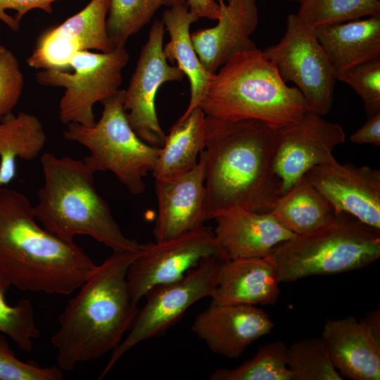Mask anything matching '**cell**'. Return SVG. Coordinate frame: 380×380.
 Masks as SVG:
<instances>
[{
	"instance_id": "obj_1",
	"label": "cell",
	"mask_w": 380,
	"mask_h": 380,
	"mask_svg": "<svg viewBox=\"0 0 380 380\" xmlns=\"http://www.w3.org/2000/svg\"><path fill=\"white\" fill-rule=\"evenodd\" d=\"M275 140L262 121L205 115L206 221L234 208L271 212L283 192L272 167Z\"/></svg>"
},
{
	"instance_id": "obj_2",
	"label": "cell",
	"mask_w": 380,
	"mask_h": 380,
	"mask_svg": "<svg viewBox=\"0 0 380 380\" xmlns=\"http://www.w3.org/2000/svg\"><path fill=\"white\" fill-rule=\"evenodd\" d=\"M96 266L74 241L39 226L25 194L0 187V275L11 286L68 296Z\"/></svg>"
},
{
	"instance_id": "obj_3",
	"label": "cell",
	"mask_w": 380,
	"mask_h": 380,
	"mask_svg": "<svg viewBox=\"0 0 380 380\" xmlns=\"http://www.w3.org/2000/svg\"><path fill=\"white\" fill-rule=\"evenodd\" d=\"M144 249L113 251L70 299L58 316L59 327L51 337L61 370L69 372L79 363L96 360L121 343L138 312L129 292L127 272Z\"/></svg>"
},
{
	"instance_id": "obj_4",
	"label": "cell",
	"mask_w": 380,
	"mask_h": 380,
	"mask_svg": "<svg viewBox=\"0 0 380 380\" xmlns=\"http://www.w3.org/2000/svg\"><path fill=\"white\" fill-rule=\"evenodd\" d=\"M41 164L44 184L38 191L33 211L46 230L68 241L78 235L88 236L113 251L144 249L146 243L122 233L95 187L96 172L84 160L45 153Z\"/></svg>"
},
{
	"instance_id": "obj_5",
	"label": "cell",
	"mask_w": 380,
	"mask_h": 380,
	"mask_svg": "<svg viewBox=\"0 0 380 380\" xmlns=\"http://www.w3.org/2000/svg\"><path fill=\"white\" fill-rule=\"evenodd\" d=\"M199 106L205 115L257 120L274 129L298 122L308 110L298 89L288 86L258 48L236 53L213 74Z\"/></svg>"
},
{
	"instance_id": "obj_6",
	"label": "cell",
	"mask_w": 380,
	"mask_h": 380,
	"mask_svg": "<svg viewBox=\"0 0 380 380\" xmlns=\"http://www.w3.org/2000/svg\"><path fill=\"white\" fill-rule=\"evenodd\" d=\"M270 255L280 282L350 272L380 258V229L341 213L315 231L280 243Z\"/></svg>"
},
{
	"instance_id": "obj_7",
	"label": "cell",
	"mask_w": 380,
	"mask_h": 380,
	"mask_svg": "<svg viewBox=\"0 0 380 380\" xmlns=\"http://www.w3.org/2000/svg\"><path fill=\"white\" fill-rule=\"evenodd\" d=\"M124 89L104 99L103 111L91 127L68 125L63 137L89 151L84 163L96 172L109 170L133 195L146 189L144 178L152 173L160 148L142 141L134 132L124 109Z\"/></svg>"
},
{
	"instance_id": "obj_8",
	"label": "cell",
	"mask_w": 380,
	"mask_h": 380,
	"mask_svg": "<svg viewBox=\"0 0 380 380\" xmlns=\"http://www.w3.org/2000/svg\"><path fill=\"white\" fill-rule=\"evenodd\" d=\"M129 60L125 46L109 52L82 51L70 61L71 72L41 70L36 75L43 86L65 89L59 102V119L63 124L87 127L95 123L94 106L115 94L122 82V69Z\"/></svg>"
},
{
	"instance_id": "obj_9",
	"label": "cell",
	"mask_w": 380,
	"mask_h": 380,
	"mask_svg": "<svg viewBox=\"0 0 380 380\" xmlns=\"http://www.w3.org/2000/svg\"><path fill=\"white\" fill-rule=\"evenodd\" d=\"M224 260L215 256L207 257L182 279L151 289L145 296V305L138 310L129 333L111 352L99 379L131 348L143 341L162 336L196 302L210 298L217 287L220 265Z\"/></svg>"
},
{
	"instance_id": "obj_10",
	"label": "cell",
	"mask_w": 380,
	"mask_h": 380,
	"mask_svg": "<svg viewBox=\"0 0 380 380\" xmlns=\"http://www.w3.org/2000/svg\"><path fill=\"white\" fill-rule=\"evenodd\" d=\"M262 53L285 83L296 85L308 110L322 116L330 111L336 77L312 28L291 13L281 39Z\"/></svg>"
},
{
	"instance_id": "obj_11",
	"label": "cell",
	"mask_w": 380,
	"mask_h": 380,
	"mask_svg": "<svg viewBox=\"0 0 380 380\" xmlns=\"http://www.w3.org/2000/svg\"><path fill=\"white\" fill-rule=\"evenodd\" d=\"M210 256L228 259L212 228L204 225L167 241L146 243L127 272L133 301L137 305L151 289L182 279Z\"/></svg>"
},
{
	"instance_id": "obj_12",
	"label": "cell",
	"mask_w": 380,
	"mask_h": 380,
	"mask_svg": "<svg viewBox=\"0 0 380 380\" xmlns=\"http://www.w3.org/2000/svg\"><path fill=\"white\" fill-rule=\"evenodd\" d=\"M165 26L156 20L148 39L142 47L137 63L125 92L124 109L129 124L145 143L161 148L166 134L163 130L156 109L158 89L167 82L181 81L184 75L177 66L167 63L163 53Z\"/></svg>"
},
{
	"instance_id": "obj_13",
	"label": "cell",
	"mask_w": 380,
	"mask_h": 380,
	"mask_svg": "<svg viewBox=\"0 0 380 380\" xmlns=\"http://www.w3.org/2000/svg\"><path fill=\"white\" fill-rule=\"evenodd\" d=\"M346 139L343 128L307 110L296 122L276 129L272 167L286 192L315 166L334 158Z\"/></svg>"
},
{
	"instance_id": "obj_14",
	"label": "cell",
	"mask_w": 380,
	"mask_h": 380,
	"mask_svg": "<svg viewBox=\"0 0 380 380\" xmlns=\"http://www.w3.org/2000/svg\"><path fill=\"white\" fill-rule=\"evenodd\" d=\"M110 0H90L80 11L38 37L28 65L39 70L69 71L72 57L79 51L114 49L109 40L106 18Z\"/></svg>"
},
{
	"instance_id": "obj_15",
	"label": "cell",
	"mask_w": 380,
	"mask_h": 380,
	"mask_svg": "<svg viewBox=\"0 0 380 380\" xmlns=\"http://www.w3.org/2000/svg\"><path fill=\"white\" fill-rule=\"evenodd\" d=\"M305 175L337 214H348L380 229V171L367 165L340 163L335 158Z\"/></svg>"
},
{
	"instance_id": "obj_16",
	"label": "cell",
	"mask_w": 380,
	"mask_h": 380,
	"mask_svg": "<svg viewBox=\"0 0 380 380\" xmlns=\"http://www.w3.org/2000/svg\"><path fill=\"white\" fill-rule=\"evenodd\" d=\"M334 367L353 380L380 379V310L327 319L321 336Z\"/></svg>"
},
{
	"instance_id": "obj_17",
	"label": "cell",
	"mask_w": 380,
	"mask_h": 380,
	"mask_svg": "<svg viewBox=\"0 0 380 380\" xmlns=\"http://www.w3.org/2000/svg\"><path fill=\"white\" fill-rule=\"evenodd\" d=\"M274 326L269 315L255 305L210 303L195 317L191 329L211 352L238 358Z\"/></svg>"
},
{
	"instance_id": "obj_18",
	"label": "cell",
	"mask_w": 380,
	"mask_h": 380,
	"mask_svg": "<svg viewBox=\"0 0 380 380\" xmlns=\"http://www.w3.org/2000/svg\"><path fill=\"white\" fill-rule=\"evenodd\" d=\"M158 215L153 229L156 242L167 241L202 227L206 221L205 160L179 176L155 179Z\"/></svg>"
},
{
	"instance_id": "obj_19",
	"label": "cell",
	"mask_w": 380,
	"mask_h": 380,
	"mask_svg": "<svg viewBox=\"0 0 380 380\" xmlns=\"http://www.w3.org/2000/svg\"><path fill=\"white\" fill-rule=\"evenodd\" d=\"M216 1L220 6L217 25L191 34L200 61L213 75L236 53L257 48L250 36L259 20L256 0Z\"/></svg>"
},
{
	"instance_id": "obj_20",
	"label": "cell",
	"mask_w": 380,
	"mask_h": 380,
	"mask_svg": "<svg viewBox=\"0 0 380 380\" xmlns=\"http://www.w3.org/2000/svg\"><path fill=\"white\" fill-rule=\"evenodd\" d=\"M213 220L215 239L228 259L262 258L280 243L295 236L270 213L234 208Z\"/></svg>"
},
{
	"instance_id": "obj_21",
	"label": "cell",
	"mask_w": 380,
	"mask_h": 380,
	"mask_svg": "<svg viewBox=\"0 0 380 380\" xmlns=\"http://www.w3.org/2000/svg\"><path fill=\"white\" fill-rule=\"evenodd\" d=\"M276 264L262 258L227 259L222 262L210 303L273 305L280 293Z\"/></svg>"
},
{
	"instance_id": "obj_22",
	"label": "cell",
	"mask_w": 380,
	"mask_h": 380,
	"mask_svg": "<svg viewBox=\"0 0 380 380\" xmlns=\"http://www.w3.org/2000/svg\"><path fill=\"white\" fill-rule=\"evenodd\" d=\"M312 30L336 77L380 57V15L320 25Z\"/></svg>"
},
{
	"instance_id": "obj_23",
	"label": "cell",
	"mask_w": 380,
	"mask_h": 380,
	"mask_svg": "<svg viewBox=\"0 0 380 380\" xmlns=\"http://www.w3.org/2000/svg\"><path fill=\"white\" fill-rule=\"evenodd\" d=\"M198 19L190 11L188 4L180 0L164 11L161 20L170 37L163 46L164 55L168 61L177 63L189 81L190 99L184 115L199 106L213 75L202 65L191 41L190 26Z\"/></svg>"
},
{
	"instance_id": "obj_24",
	"label": "cell",
	"mask_w": 380,
	"mask_h": 380,
	"mask_svg": "<svg viewBox=\"0 0 380 380\" xmlns=\"http://www.w3.org/2000/svg\"><path fill=\"white\" fill-rule=\"evenodd\" d=\"M205 115L200 106L182 115L172 126L152 172L155 179L184 174L198 163L205 148Z\"/></svg>"
},
{
	"instance_id": "obj_25",
	"label": "cell",
	"mask_w": 380,
	"mask_h": 380,
	"mask_svg": "<svg viewBox=\"0 0 380 380\" xmlns=\"http://www.w3.org/2000/svg\"><path fill=\"white\" fill-rule=\"evenodd\" d=\"M270 213L295 235L315 231L338 215L305 175L279 197Z\"/></svg>"
},
{
	"instance_id": "obj_26",
	"label": "cell",
	"mask_w": 380,
	"mask_h": 380,
	"mask_svg": "<svg viewBox=\"0 0 380 380\" xmlns=\"http://www.w3.org/2000/svg\"><path fill=\"white\" fill-rule=\"evenodd\" d=\"M46 140L42 123L32 114L11 113L0 119V187L15 177L16 159H35Z\"/></svg>"
},
{
	"instance_id": "obj_27",
	"label": "cell",
	"mask_w": 380,
	"mask_h": 380,
	"mask_svg": "<svg viewBox=\"0 0 380 380\" xmlns=\"http://www.w3.org/2000/svg\"><path fill=\"white\" fill-rule=\"evenodd\" d=\"M288 348L281 341L260 346L255 355L234 369L218 368L210 380H292Z\"/></svg>"
},
{
	"instance_id": "obj_28",
	"label": "cell",
	"mask_w": 380,
	"mask_h": 380,
	"mask_svg": "<svg viewBox=\"0 0 380 380\" xmlns=\"http://www.w3.org/2000/svg\"><path fill=\"white\" fill-rule=\"evenodd\" d=\"M180 0H110L107 33L113 49L125 46L162 6L170 7Z\"/></svg>"
},
{
	"instance_id": "obj_29",
	"label": "cell",
	"mask_w": 380,
	"mask_h": 380,
	"mask_svg": "<svg viewBox=\"0 0 380 380\" xmlns=\"http://www.w3.org/2000/svg\"><path fill=\"white\" fill-rule=\"evenodd\" d=\"M296 17L313 29L324 25L380 15L379 0H300Z\"/></svg>"
},
{
	"instance_id": "obj_30",
	"label": "cell",
	"mask_w": 380,
	"mask_h": 380,
	"mask_svg": "<svg viewBox=\"0 0 380 380\" xmlns=\"http://www.w3.org/2000/svg\"><path fill=\"white\" fill-rule=\"evenodd\" d=\"M287 366L292 380H343L334 367L322 337L306 338L288 348Z\"/></svg>"
},
{
	"instance_id": "obj_31",
	"label": "cell",
	"mask_w": 380,
	"mask_h": 380,
	"mask_svg": "<svg viewBox=\"0 0 380 380\" xmlns=\"http://www.w3.org/2000/svg\"><path fill=\"white\" fill-rule=\"evenodd\" d=\"M10 284L0 275V334L11 338L23 351L30 352L40 336L31 302L22 298L14 305L6 300Z\"/></svg>"
},
{
	"instance_id": "obj_32",
	"label": "cell",
	"mask_w": 380,
	"mask_h": 380,
	"mask_svg": "<svg viewBox=\"0 0 380 380\" xmlns=\"http://www.w3.org/2000/svg\"><path fill=\"white\" fill-rule=\"evenodd\" d=\"M361 98L367 118L380 113V57L355 65L336 77Z\"/></svg>"
},
{
	"instance_id": "obj_33",
	"label": "cell",
	"mask_w": 380,
	"mask_h": 380,
	"mask_svg": "<svg viewBox=\"0 0 380 380\" xmlns=\"http://www.w3.org/2000/svg\"><path fill=\"white\" fill-rule=\"evenodd\" d=\"M58 367H42L18 358L11 349L6 336L0 334V380H61Z\"/></svg>"
},
{
	"instance_id": "obj_34",
	"label": "cell",
	"mask_w": 380,
	"mask_h": 380,
	"mask_svg": "<svg viewBox=\"0 0 380 380\" xmlns=\"http://www.w3.org/2000/svg\"><path fill=\"white\" fill-rule=\"evenodd\" d=\"M24 87V76L18 58L0 44V119L12 113Z\"/></svg>"
},
{
	"instance_id": "obj_35",
	"label": "cell",
	"mask_w": 380,
	"mask_h": 380,
	"mask_svg": "<svg viewBox=\"0 0 380 380\" xmlns=\"http://www.w3.org/2000/svg\"><path fill=\"white\" fill-rule=\"evenodd\" d=\"M58 0H0V20L17 32L23 17L30 10L52 12V4Z\"/></svg>"
},
{
	"instance_id": "obj_36",
	"label": "cell",
	"mask_w": 380,
	"mask_h": 380,
	"mask_svg": "<svg viewBox=\"0 0 380 380\" xmlns=\"http://www.w3.org/2000/svg\"><path fill=\"white\" fill-rule=\"evenodd\" d=\"M357 144L380 146V113L367 118V121L350 137Z\"/></svg>"
},
{
	"instance_id": "obj_37",
	"label": "cell",
	"mask_w": 380,
	"mask_h": 380,
	"mask_svg": "<svg viewBox=\"0 0 380 380\" xmlns=\"http://www.w3.org/2000/svg\"><path fill=\"white\" fill-rule=\"evenodd\" d=\"M190 11L198 18H205L217 20L220 15V6L216 0H184Z\"/></svg>"
},
{
	"instance_id": "obj_38",
	"label": "cell",
	"mask_w": 380,
	"mask_h": 380,
	"mask_svg": "<svg viewBox=\"0 0 380 380\" xmlns=\"http://www.w3.org/2000/svg\"><path fill=\"white\" fill-rule=\"evenodd\" d=\"M287 1H297V2L300 1V0H287Z\"/></svg>"
}]
</instances>
